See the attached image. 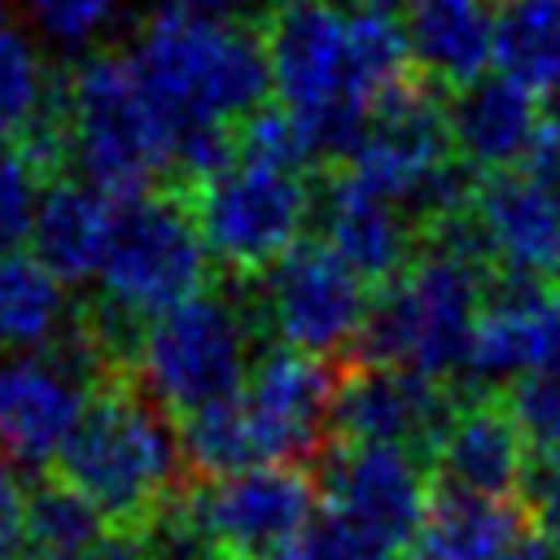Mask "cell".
I'll list each match as a JSON object with an SVG mask.
<instances>
[{"label":"cell","instance_id":"19","mask_svg":"<svg viewBox=\"0 0 560 560\" xmlns=\"http://www.w3.org/2000/svg\"><path fill=\"white\" fill-rule=\"evenodd\" d=\"M472 210L490 236L494 262L560 276V206L525 166L477 175Z\"/></svg>","mask_w":560,"mask_h":560},{"label":"cell","instance_id":"28","mask_svg":"<svg viewBox=\"0 0 560 560\" xmlns=\"http://www.w3.org/2000/svg\"><path fill=\"white\" fill-rule=\"evenodd\" d=\"M52 171L26 140H0V249L26 245Z\"/></svg>","mask_w":560,"mask_h":560},{"label":"cell","instance_id":"10","mask_svg":"<svg viewBox=\"0 0 560 560\" xmlns=\"http://www.w3.org/2000/svg\"><path fill=\"white\" fill-rule=\"evenodd\" d=\"M372 293L376 289L324 241H298L267 271H258L254 315L280 346L341 359L359 350Z\"/></svg>","mask_w":560,"mask_h":560},{"label":"cell","instance_id":"17","mask_svg":"<svg viewBox=\"0 0 560 560\" xmlns=\"http://www.w3.org/2000/svg\"><path fill=\"white\" fill-rule=\"evenodd\" d=\"M315 223L319 241L337 258H346L372 289L394 280L420 249V228L411 223V214L389 192L359 179L350 166H337V175H328L315 201Z\"/></svg>","mask_w":560,"mask_h":560},{"label":"cell","instance_id":"39","mask_svg":"<svg viewBox=\"0 0 560 560\" xmlns=\"http://www.w3.org/2000/svg\"><path fill=\"white\" fill-rule=\"evenodd\" d=\"M214 560H232V556H214Z\"/></svg>","mask_w":560,"mask_h":560},{"label":"cell","instance_id":"4","mask_svg":"<svg viewBox=\"0 0 560 560\" xmlns=\"http://www.w3.org/2000/svg\"><path fill=\"white\" fill-rule=\"evenodd\" d=\"M57 477L74 486L109 525H149L184 486L179 416L136 376L114 372L96 385L83 420L57 455Z\"/></svg>","mask_w":560,"mask_h":560},{"label":"cell","instance_id":"12","mask_svg":"<svg viewBox=\"0 0 560 560\" xmlns=\"http://www.w3.org/2000/svg\"><path fill=\"white\" fill-rule=\"evenodd\" d=\"M315 481L324 508L350 516L354 525H363L402 556L416 547L424 516L433 508L429 459L411 446L337 438L332 446L319 451Z\"/></svg>","mask_w":560,"mask_h":560},{"label":"cell","instance_id":"30","mask_svg":"<svg viewBox=\"0 0 560 560\" xmlns=\"http://www.w3.org/2000/svg\"><path fill=\"white\" fill-rule=\"evenodd\" d=\"M122 0H18L31 31H39L57 48H88L114 18Z\"/></svg>","mask_w":560,"mask_h":560},{"label":"cell","instance_id":"3","mask_svg":"<svg viewBox=\"0 0 560 560\" xmlns=\"http://www.w3.org/2000/svg\"><path fill=\"white\" fill-rule=\"evenodd\" d=\"M127 57L166 127V149L201 127H241L271 96L267 44L249 22L192 18L166 4L140 26Z\"/></svg>","mask_w":560,"mask_h":560},{"label":"cell","instance_id":"40","mask_svg":"<svg viewBox=\"0 0 560 560\" xmlns=\"http://www.w3.org/2000/svg\"><path fill=\"white\" fill-rule=\"evenodd\" d=\"M407 560H416V556H407Z\"/></svg>","mask_w":560,"mask_h":560},{"label":"cell","instance_id":"22","mask_svg":"<svg viewBox=\"0 0 560 560\" xmlns=\"http://www.w3.org/2000/svg\"><path fill=\"white\" fill-rule=\"evenodd\" d=\"M66 280L31 249H0V350H48L74 324Z\"/></svg>","mask_w":560,"mask_h":560},{"label":"cell","instance_id":"32","mask_svg":"<svg viewBox=\"0 0 560 560\" xmlns=\"http://www.w3.org/2000/svg\"><path fill=\"white\" fill-rule=\"evenodd\" d=\"M26 503H31V490L22 481V468L9 455H0V560H22Z\"/></svg>","mask_w":560,"mask_h":560},{"label":"cell","instance_id":"21","mask_svg":"<svg viewBox=\"0 0 560 560\" xmlns=\"http://www.w3.org/2000/svg\"><path fill=\"white\" fill-rule=\"evenodd\" d=\"M402 26L416 70L446 92L494 61V0H411Z\"/></svg>","mask_w":560,"mask_h":560},{"label":"cell","instance_id":"26","mask_svg":"<svg viewBox=\"0 0 560 560\" xmlns=\"http://www.w3.org/2000/svg\"><path fill=\"white\" fill-rule=\"evenodd\" d=\"M57 83L39 57L22 9L0 0V140H22L52 105Z\"/></svg>","mask_w":560,"mask_h":560},{"label":"cell","instance_id":"15","mask_svg":"<svg viewBox=\"0 0 560 560\" xmlns=\"http://www.w3.org/2000/svg\"><path fill=\"white\" fill-rule=\"evenodd\" d=\"M459 385L359 359L354 372H341L337 402H332V433L346 442H389L411 446L429 459V446L446 429L459 407Z\"/></svg>","mask_w":560,"mask_h":560},{"label":"cell","instance_id":"13","mask_svg":"<svg viewBox=\"0 0 560 560\" xmlns=\"http://www.w3.org/2000/svg\"><path fill=\"white\" fill-rule=\"evenodd\" d=\"M341 368L293 346H271L254 359L241 385V416L258 464H311L332 433Z\"/></svg>","mask_w":560,"mask_h":560},{"label":"cell","instance_id":"34","mask_svg":"<svg viewBox=\"0 0 560 560\" xmlns=\"http://www.w3.org/2000/svg\"><path fill=\"white\" fill-rule=\"evenodd\" d=\"M525 171L551 192V201L560 206V131H542V140H538V149H534V158L525 162Z\"/></svg>","mask_w":560,"mask_h":560},{"label":"cell","instance_id":"29","mask_svg":"<svg viewBox=\"0 0 560 560\" xmlns=\"http://www.w3.org/2000/svg\"><path fill=\"white\" fill-rule=\"evenodd\" d=\"M508 407L534 451L560 446V341L538 368H529L516 385H508Z\"/></svg>","mask_w":560,"mask_h":560},{"label":"cell","instance_id":"24","mask_svg":"<svg viewBox=\"0 0 560 560\" xmlns=\"http://www.w3.org/2000/svg\"><path fill=\"white\" fill-rule=\"evenodd\" d=\"M494 66L547 92L560 79V0H494Z\"/></svg>","mask_w":560,"mask_h":560},{"label":"cell","instance_id":"6","mask_svg":"<svg viewBox=\"0 0 560 560\" xmlns=\"http://www.w3.org/2000/svg\"><path fill=\"white\" fill-rule=\"evenodd\" d=\"M249 306L201 289L179 306L144 319L131 350L136 381L175 416L236 398L254 368Z\"/></svg>","mask_w":560,"mask_h":560},{"label":"cell","instance_id":"33","mask_svg":"<svg viewBox=\"0 0 560 560\" xmlns=\"http://www.w3.org/2000/svg\"><path fill=\"white\" fill-rule=\"evenodd\" d=\"M88 560H158L144 525H109Z\"/></svg>","mask_w":560,"mask_h":560},{"label":"cell","instance_id":"2","mask_svg":"<svg viewBox=\"0 0 560 560\" xmlns=\"http://www.w3.org/2000/svg\"><path fill=\"white\" fill-rule=\"evenodd\" d=\"M26 140L57 175H79L109 197L149 192L171 171L166 127L127 52H88Z\"/></svg>","mask_w":560,"mask_h":560},{"label":"cell","instance_id":"31","mask_svg":"<svg viewBox=\"0 0 560 560\" xmlns=\"http://www.w3.org/2000/svg\"><path fill=\"white\" fill-rule=\"evenodd\" d=\"M521 508L542 534L560 542V446L529 451V464L521 477Z\"/></svg>","mask_w":560,"mask_h":560},{"label":"cell","instance_id":"35","mask_svg":"<svg viewBox=\"0 0 560 560\" xmlns=\"http://www.w3.org/2000/svg\"><path fill=\"white\" fill-rule=\"evenodd\" d=\"M166 4L192 18H214V22H249L258 9H267L262 0H166Z\"/></svg>","mask_w":560,"mask_h":560},{"label":"cell","instance_id":"14","mask_svg":"<svg viewBox=\"0 0 560 560\" xmlns=\"http://www.w3.org/2000/svg\"><path fill=\"white\" fill-rule=\"evenodd\" d=\"M560 341V276L494 262L481 284L477 328L459 394H499L538 368Z\"/></svg>","mask_w":560,"mask_h":560},{"label":"cell","instance_id":"20","mask_svg":"<svg viewBox=\"0 0 560 560\" xmlns=\"http://www.w3.org/2000/svg\"><path fill=\"white\" fill-rule=\"evenodd\" d=\"M118 201L122 197H109L105 188H96L79 175H52L26 245L66 284H88V280H96V271L105 262Z\"/></svg>","mask_w":560,"mask_h":560},{"label":"cell","instance_id":"25","mask_svg":"<svg viewBox=\"0 0 560 560\" xmlns=\"http://www.w3.org/2000/svg\"><path fill=\"white\" fill-rule=\"evenodd\" d=\"M109 521L61 477L39 481L26 503L22 560H88L105 538Z\"/></svg>","mask_w":560,"mask_h":560},{"label":"cell","instance_id":"27","mask_svg":"<svg viewBox=\"0 0 560 560\" xmlns=\"http://www.w3.org/2000/svg\"><path fill=\"white\" fill-rule=\"evenodd\" d=\"M179 442H184V459L197 477H223V472L258 464L245 416H241V398H223V402L179 416Z\"/></svg>","mask_w":560,"mask_h":560},{"label":"cell","instance_id":"36","mask_svg":"<svg viewBox=\"0 0 560 560\" xmlns=\"http://www.w3.org/2000/svg\"><path fill=\"white\" fill-rule=\"evenodd\" d=\"M494 560H560V542H556L551 534H542V529L529 521Z\"/></svg>","mask_w":560,"mask_h":560},{"label":"cell","instance_id":"1","mask_svg":"<svg viewBox=\"0 0 560 560\" xmlns=\"http://www.w3.org/2000/svg\"><path fill=\"white\" fill-rule=\"evenodd\" d=\"M262 44L271 92L306 127L315 166L350 162L372 109L420 74L402 13L381 0H280Z\"/></svg>","mask_w":560,"mask_h":560},{"label":"cell","instance_id":"11","mask_svg":"<svg viewBox=\"0 0 560 560\" xmlns=\"http://www.w3.org/2000/svg\"><path fill=\"white\" fill-rule=\"evenodd\" d=\"M184 494L210 547L232 560H276L319 512V481L306 464H249L201 477V486Z\"/></svg>","mask_w":560,"mask_h":560},{"label":"cell","instance_id":"18","mask_svg":"<svg viewBox=\"0 0 560 560\" xmlns=\"http://www.w3.org/2000/svg\"><path fill=\"white\" fill-rule=\"evenodd\" d=\"M446 122H451L455 153L481 175L525 166L547 131L538 92L508 79L503 70L477 74V79L451 88Z\"/></svg>","mask_w":560,"mask_h":560},{"label":"cell","instance_id":"9","mask_svg":"<svg viewBox=\"0 0 560 560\" xmlns=\"http://www.w3.org/2000/svg\"><path fill=\"white\" fill-rule=\"evenodd\" d=\"M109 368L114 363L92 337L88 319H74L66 337L48 350H4L0 359V455H9L18 468L57 464L96 385L114 376Z\"/></svg>","mask_w":560,"mask_h":560},{"label":"cell","instance_id":"5","mask_svg":"<svg viewBox=\"0 0 560 560\" xmlns=\"http://www.w3.org/2000/svg\"><path fill=\"white\" fill-rule=\"evenodd\" d=\"M486 271V262L420 241L411 262L372 293V311L354 354L459 385Z\"/></svg>","mask_w":560,"mask_h":560},{"label":"cell","instance_id":"16","mask_svg":"<svg viewBox=\"0 0 560 560\" xmlns=\"http://www.w3.org/2000/svg\"><path fill=\"white\" fill-rule=\"evenodd\" d=\"M529 438L516 424L508 398L499 394H464L438 442L429 446L433 490L486 494V499H521V477L529 464Z\"/></svg>","mask_w":560,"mask_h":560},{"label":"cell","instance_id":"7","mask_svg":"<svg viewBox=\"0 0 560 560\" xmlns=\"http://www.w3.org/2000/svg\"><path fill=\"white\" fill-rule=\"evenodd\" d=\"M210 267L214 258L188 197L158 188L122 197L105 262L96 271L101 306L118 319L144 324L201 293Z\"/></svg>","mask_w":560,"mask_h":560},{"label":"cell","instance_id":"8","mask_svg":"<svg viewBox=\"0 0 560 560\" xmlns=\"http://www.w3.org/2000/svg\"><path fill=\"white\" fill-rule=\"evenodd\" d=\"M192 214L210 258L232 276H258L289 254L315 219V188L306 171L236 153L214 175L188 184Z\"/></svg>","mask_w":560,"mask_h":560},{"label":"cell","instance_id":"37","mask_svg":"<svg viewBox=\"0 0 560 560\" xmlns=\"http://www.w3.org/2000/svg\"><path fill=\"white\" fill-rule=\"evenodd\" d=\"M538 101H542V118H547V127L560 131V79H556L547 92H538Z\"/></svg>","mask_w":560,"mask_h":560},{"label":"cell","instance_id":"23","mask_svg":"<svg viewBox=\"0 0 560 560\" xmlns=\"http://www.w3.org/2000/svg\"><path fill=\"white\" fill-rule=\"evenodd\" d=\"M529 525L521 499H486L459 490H433L424 529L407 556L416 560H494Z\"/></svg>","mask_w":560,"mask_h":560},{"label":"cell","instance_id":"38","mask_svg":"<svg viewBox=\"0 0 560 560\" xmlns=\"http://www.w3.org/2000/svg\"><path fill=\"white\" fill-rule=\"evenodd\" d=\"M262 4H267V9H271V4H280V0H262Z\"/></svg>","mask_w":560,"mask_h":560}]
</instances>
